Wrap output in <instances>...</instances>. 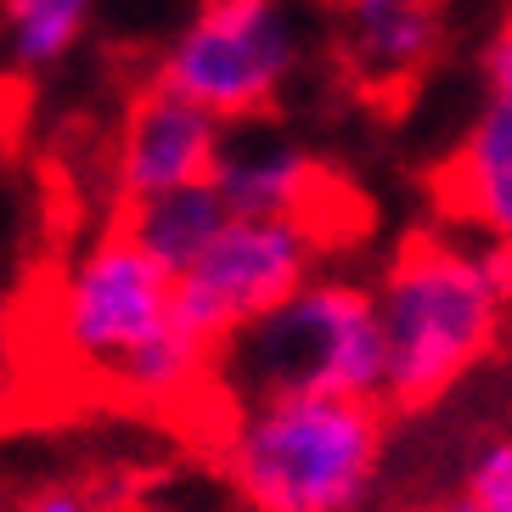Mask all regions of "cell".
Listing matches in <instances>:
<instances>
[{
  "label": "cell",
  "mask_w": 512,
  "mask_h": 512,
  "mask_svg": "<svg viewBox=\"0 0 512 512\" xmlns=\"http://www.w3.org/2000/svg\"><path fill=\"white\" fill-rule=\"evenodd\" d=\"M46 344L62 366L152 411L214 383V344L181 321L175 276L113 220L85 237L46 287Z\"/></svg>",
  "instance_id": "cell-1"
},
{
  "label": "cell",
  "mask_w": 512,
  "mask_h": 512,
  "mask_svg": "<svg viewBox=\"0 0 512 512\" xmlns=\"http://www.w3.org/2000/svg\"><path fill=\"white\" fill-rule=\"evenodd\" d=\"M383 321V406L422 411L496 355L512 321V248L411 237L372 282Z\"/></svg>",
  "instance_id": "cell-2"
},
{
  "label": "cell",
  "mask_w": 512,
  "mask_h": 512,
  "mask_svg": "<svg viewBox=\"0 0 512 512\" xmlns=\"http://www.w3.org/2000/svg\"><path fill=\"white\" fill-rule=\"evenodd\" d=\"M389 462V406L349 394L231 400L220 467L248 512H366Z\"/></svg>",
  "instance_id": "cell-3"
},
{
  "label": "cell",
  "mask_w": 512,
  "mask_h": 512,
  "mask_svg": "<svg viewBox=\"0 0 512 512\" xmlns=\"http://www.w3.org/2000/svg\"><path fill=\"white\" fill-rule=\"evenodd\" d=\"M383 321L372 282L344 271H316L271 316L242 327L214 355V383L226 400L259 394H349L383 400Z\"/></svg>",
  "instance_id": "cell-4"
},
{
  "label": "cell",
  "mask_w": 512,
  "mask_h": 512,
  "mask_svg": "<svg viewBox=\"0 0 512 512\" xmlns=\"http://www.w3.org/2000/svg\"><path fill=\"white\" fill-rule=\"evenodd\" d=\"M304 68V29L293 0H203L181 34L158 51L152 79L209 107L214 119L248 124L271 107Z\"/></svg>",
  "instance_id": "cell-5"
},
{
  "label": "cell",
  "mask_w": 512,
  "mask_h": 512,
  "mask_svg": "<svg viewBox=\"0 0 512 512\" xmlns=\"http://www.w3.org/2000/svg\"><path fill=\"white\" fill-rule=\"evenodd\" d=\"M327 231L316 214H231L226 231L175 276L181 321L214 344H231L242 327L271 316L321 271Z\"/></svg>",
  "instance_id": "cell-6"
},
{
  "label": "cell",
  "mask_w": 512,
  "mask_h": 512,
  "mask_svg": "<svg viewBox=\"0 0 512 512\" xmlns=\"http://www.w3.org/2000/svg\"><path fill=\"white\" fill-rule=\"evenodd\" d=\"M226 119H214L209 107L175 96L169 85L147 79L130 102H124L119 136L107 152V186H113V203L130 209L141 197H164L181 192V186L209 181L214 164H220V147H226Z\"/></svg>",
  "instance_id": "cell-7"
},
{
  "label": "cell",
  "mask_w": 512,
  "mask_h": 512,
  "mask_svg": "<svg viewBox=\"0 0 512 512\" xmlns=\"http://www.w3.org/2000/svg\"><path fill=\"white\" fill-rule=\"evenodd\" d=\"M332 46L355 91L394 102L445 51V0H332Z\"/></svg>",
  "instance_id": "cell-8"
},
{
  "label": "cell",
  "mask_w": 512,
  "mask_h": 512,
  "mask_svg": "<svg viewBox=\"0 0 512 512\" xmlns=\"http://www.w3.org/2000/svg\"><path fill=\"white\" fill-rule=\"evenodd\" d=\"M209 181L231 214H316L327 203L321 158L271 119L231 124Z\"/></svg>",
  "instance_id": "cell-9"
},
{
  "label": "cell",
  "mask_w": 512,
  "mask_h": 512,
  "mask_svg": "<svg viewBox=\"0 0 512 512\" xmlns=\"http://www.w3.org/2000/svg\"><path fill=\"white\" fill-rule=\"evenodd\" d=\"M439 203L473 237L512 248V96H484L439 169Z\"/></svg>",
  "instance_id": "cell-10"
},
{
  "label": "cell",
  "mask_w": 512,
  "mask_h": 512,
  "mask_svg": "<svg viewBox=\"0 0 512 512\" xmlns=\"http://www.w3.org/2000/svg\"><path fill=\"white\" fill-rule=\"evenodd\" d=\"M226 220H231V209H226V197L214 192V181L181 186V192H164V197H141V203L119 209V226L130 231L169 276H181L186 265L226 231Z\"/></svg>",
  "instance_id": "cell-11"
},
{
  "label": "cell",
  "mask_w": 512,
  "mask_h": 512,
  "mask_svg": "<svg viewBox=\"0 0 512 512\" xmlns=\"http://www.w3.org/2000/svg\"><path fill=\"white\" fill-rule=\"evenodd\" d=\"M96 0H0V57L23 79H40L85 46Z\"/></svg>",
  "instance_id": "cell-12"
},
{
  "label": "cell",
  "mask_w": 512,
  "mask_h": 512,
  "mask_svg": "<svg viewBox=\"0 0 512 512\" xmlns=\"http://www.w3.org/2000/svg\"><path fill=\"white\" fill-rule=\"evenodd\" d=\"M456 501L467 512H512V434H484L467 451Z\"/></svg>",
  "instance_id": "cell-13"
},
{
  "label": "cell",
  "mask_w": 512,
  "mask_h": 512,
  "mask_svg": "<svg viewBox=\"0 0 512 512\" xmlns=\"http://www.w3.org/2000/svg\"><path fill=\"white\" fill-rule=\"evenodd\" d=\"M479 79H484V96H512V17L490 34V46L479 57Z\"/></svg>",
  "instance_id": "cell-14"
},
{
  "label": "cell",
  "mask_w": 512,
  "mask_h": 512,
  "mask_svg": "<svg viewBox=\"0 0 512 512\" xmlns=\"http://www.w3.org/2000/svg\"><path fill=\"white\" fill-rule=\"evenodd\" d=\"M17 512H107V507L85 484H46V490H34Z\"/></svg>",
  "instance_id": "cell-15"
},
{
  "label": "cell",
  "mask_w": 512,
  "mask_h": 512,
  "mask_svg": "<svg viewBox=\"0 0 512 512\" xmlns=\"http://www.w3.org/2000/svg\"><path fill=\"white\" fill-rule=\"evenodd\" d=\"M6 383H12V304L0 293V394H6Z\"/></svg>",
  "instance_id": "cell-16"
},
{
  "label": "cell",
  "mask_w": 512,
  "mask_h": 512,
  "mask_svg": "<svg viewBox=\"0 0 512 512\" xmlns=\"http://www.w3.org/2000/svg\"><path fill=\"white\" fill-rule=\"evenodd\" d=\"M12 102H6V96H0V164H6V152H12Z\"/></svg>",
  "instance_id": "cell-17"
},
{
  "label": "cell",
  "mask_w": 512,
  "mask_h": 512,
  "mask_svg": "<svg viewBox=\"0 0 512 512\" xmlns=\"http://www.w3.org/2000/svg\"><path fill=\"white\" fill-rule=\"evenodd\" d=\"M434 512H467V507H462V501L451 496V501H445V507H434Z\"/></svg>",
  "instance_id": "cell-18"
}]
</instances>
